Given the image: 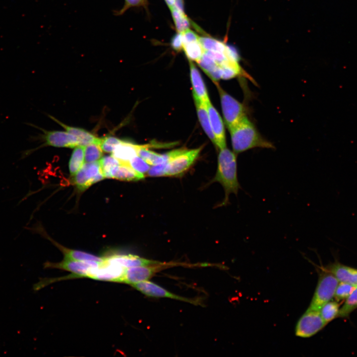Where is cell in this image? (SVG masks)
<instances>
[{"mask_svg": "<svg viewBox=\"0 0 357 357\" xmlns=\"http://www.w3.org/2000/svg\"><path fill=\"white\" fill-rule=\"evenodd\" d=\"M236 155L227 148L220 150L218 155L217 172L213 181L219 182L224 189L225 197L221 203L222 206L229 203L231 193L237 195L241 188L238 178Z\"/></svg>", "mask_w": 357, "mask_h": 357, "instance_id": "6da1fadb", "label": "cell"}, {"mask_svg": "<svg viewBox=\"0 0 357 357\" xmlns=\"http://www.w3.org/2000/svg\"><path fill=\"white\" fill-rule=\"evenodd\" d=\"M229 131L233 151L236 154L255 148H275L271 142L262 137L247 116Z\"/></svg>", "mask_w": 357, "mask_h": 357, "instance_id": "7a4b0ae2", "label": "cell"}, {"mask_svg": "<svg viewBox=\"0 0 357 357\" xmlns=\"http://www.w3.org/2000/svg\"><path fill=\"white\" fill-rule=\"evenodd\" d=\"M220 95L224 119L228 128L230 129L247 117V108L224 91L216 83Z\"/></svg>", "mask_w": 357, "mask_h": 357, "instance_id": "3957f363", "label": "cell"}, {"mask_svg": "<svg viewBox=\"0 0 357 357\" xmlns=\"http://www.w3.org/2000/svg\"><path fill=\"white\" fill-rule=\"evenodd\" d=\"M338 281L331 272L321 273L313 297L307 310L319 311L322 306L329 301L334 296Z\"/></svg>", "mask_w": 357, "mask_h": 357, "instance_id": "277c9868", "label": "cell"}, {"mask_svg": "<svg viewBox=\"0 0 357 357\" xmlns=\"http://www.w3.org/2000/svg\"><path fill=\"white\" fill-rule=\"evenodd\" d=\"M326 324L319 311L307 310L297 324L296 335L301 338L310 337L321 330Z\"/></svg>", "mask_w": 357, "mask_h": 357, "instance_id": "5b68a950", "label": "cell"}, {"mask_svg": "<svg viewBox=\"0 0 357 357\" xmlns=\"http://www.w3.org/2000/svg\"><path fill=\"white\" fill-rule=\"evenodd\" d=\"M102 262L78 261L64 258L60 262H47L45 266L70 272L74 277L90 278L94 269L100 266Z\"/></svg>", "mask_w": 357, "mask_h": 357, "instance_id": "8992f818", "label": "cell"}, {"mask_svg": "<svg viewBox=\"0 0 357 357\" xmlns=\"http://www.w3.org/2000/svg\"><path fill=\"white\" fill-rule=\"evenodd\" d=\"M99 161L86 162L74 175V182L80 190H84L104 179Z\"/></svg>", "mask_w": 357, "mask_h": 357, "instance_id": "52a82bcc", "label": "cell"}, {"mask_svg": "<svg viewBox=\"0 0 357 357\" xmlns=\"http://www.w3.org/2000/svg\"><path fill=\"white\" fill-rule=\"evenodd\" d=\"M202 147L188 150L184 149L168 163L165 176H175L187 170L199 156Z\"/></svg>", "mask_w": 357, "mask_h": 357, "instance_id": "ba28073f", "label": "cell"}, {"mask_svg": "<svg viewBox=\"0 0 357 357\" xmlns=\"http://www.w3.org/2000/svg\"><path fill=\"white\" fill-rule=\"evenodd\" d=\"M167 266L163 263L149 265L139 266L125 268L121 282L131 285L147 281L160 270Z\"/></svg>", "mask_w": 357, "mask_h": 357, "instance_id": "9c48e42d", "label": "cell"}, {"mask_svg": "<svg viewBox=\"0 0 357 357\" xmlns=\"http://www.w3.org/2000/svg\"><path fill=\"white\" fill-rule=\"evenodd\" d=\"M143 295L150 297L166 298L197 304L198 300L182 297L172 293L160 286L148 280L138 282L131 285Z\"/></svg>", "mask_w": 357, "mask_h": 357, "instance_id": "30bf717a", "label": "cell"}, {"mask_svg": "<svg viewBox=\"0 0 357 357\" xmlns=\"http://www.w3.org/2000/svg\"><path fill=\"white\" fill-rule=\"evenodd\" d=\"M44 134L42 138L45 144L58 147L73 148L79 146L77 138L66 131H46L42 129Z\"/></svg>", "mask_w": 357, "mask_h": 357, "instance_id": "8fae6325", "label": "cell"}, {"mask_svg": "<svg viewBox=\"0 0 357 357\" xmlns=\"http://www.w3.org/2000/svg\"><path fill=\"white\" fill-rule=\"evenodd\" d=\"M211 128L215 138V147L220 150L226 148L224 124L219 114L210 101L206 104Z\"/></svg>", "mask_w": 357, "mask_h": 357, "instance_id": "7c38bea8", "label": "cell"}, {"mask_svg": "<svg viewBox=\"0 0 357 357\" xmlns=\"http://www.w3.org/2000/svg\"><path fill=\"white\" fill-rule=\"evenodd\" d=\"M125 268L119 265L105 262L96 268L90 278L96 280L120 282Z\"/></svg>", "mask_w": 357, "mask_h": 357, "instance_id": "4fadbf2b", "label": "cell"}, {"mask_svg": "<svg viewBox=\"0 0 357 357\" xmlns=\"http://www.w3.org/2000/svg\"><path fill=\"white\" fill-rule=\"evenodd\" d=\"M104 257L108 263L119 265L127 268L132 267L156 264L160 262L149 260L133 254H114Z\"/></svg>", "mask_w": 357, "mask_h": 357, "instance_id": "5bb4252c", "label": "cell"}, {"mask_svg": "<svg viewBox=\"0 0 357 357\" xmlns=\"http://www.w3.org/2000/svg\"><path fill=\"white\" fill-rule=\"evenodd\" d=\"M189 65L194 98L199 100L206 105L210 100L203 80L197 68L191 61H189Z\"/></svg>", "mask_w": 357, "mask_h": 357, "instance_id": "9a60e30c", "label": "cell"}, {"mask_svg": "<svg viewBox=\"0 0 357 357\" xmlns=\"http://www.w3.org/2000/svg\"><path fill=\"white\" fill-rule=\"evenodd\" d=\"M142 145H136L122 141L118 144L112 152V155L121 164H128L129 161L137 155L138 150Z\"/></svg>", "mask_w": 357, "mask_h": 357, "instance_id": "2e32d148", "label": "cell"}, {"mask_svg": "<svg viewBox=\"0 0 357 357\" xmlns=\"http://www.w3.org/2000/svg\"><path fill=\"white\" fill-rule=\"evenodd\" d=\"M50 118L61 125L67 132L75 136L78 140L79 145L85 146L92 143L100 145L101 139L97 138L91 133L82 128L67 125L53 117L50 116Z\"/></svg>", "mask_w": 357, "mask_h": 357, "instance_id": "e0dca14e", "label": "cell"}, {"mask_svg": "<svg viewBox=\"0 0 357 357\" xmlns=\"http://www.w3.org/2000/svg\"><path fill=\"white\" fill-rule=\"evenodd\" d=\"M330 271L339 281L348 283L357 287V270L336 263L331 267Z\"/></svg>", "mask_w": 357, "mask_h": 357, "instance_id": "ac0fdd59", "label": "cell"}, {"mask_svg": "<svg viewBox=\"0 0 357 357\" xmlns=\"http://www.w3.org/2000/svg\"><path fill=\"white\" fill-rule=\"evenodd\" d=\"M144 177L145 176L137 172L129 164H121L112 173V178L125 181H137Z\"/></svg>", "mask_w": 357, "mask_h": 357, "instance_id": "d6986e66", "label": "cell"}, {"mask_svg": "<svg viewBox=\"0 0 357 357\" xmlns=\"http://www.w3.org/2000/svg\"><path fill=\"white\" fill-rule=\"evenodd\" d=\"M194 99L200 124L206 134L215 145V138L211 128L206 105L196 98Z\"/></svg>", "mask_w": 357, "mask_h": 357, "instance_id": "ffe728a7", "label": "cell"}, {"mask_svg": "<svg viewBox=\"0 0 357 357\" xmlns=\"http://www.w3.org/2000/svg\"><path fill=\"white\" fill-rule=\"evenodd\" d=\"M57 246L62 251L65 258L83 261L102 262L104 261V257L97 256L80 250L68 249L61 245H58Z\"/></svg>", "mask_w": 357, "mask_h": 357, "instance_id": "44dd1931", "label": "cell"}, {"mask_svg": "<svg viewBox=\"0 0 357 357\" xmlns=\"http://www.w3.org/2000/svg\"><path fill=\"white\" fill-rule=\"evenodd\" d=\"M84 146L75 147L69 162V170L71 176H74L84 164Z\"/></svg>", "mask_w": 357, "mask_h": 357, "instance_id": "7402d4cb", "label": "cell"}, {"mask_svg": "<svg viewBox=\"0 0 357 357\" xmlns=\"http://www.w3.org/2000/svg\"><path fill=\"white\" fill-rule=\"evenodd\" d=\"M199 42L204 51L223 52L224 51L228 44L225 43L208 37L199 38Z\"/></svg>", "mask_w": 357, "mask_h": 357, "instance_id": "603a6c76", "label": "cell"}, {"mask_svg": "<svg viewBox=\"0 0 357 357\" xmlns=\"http://www.w3.org/2000/svg\"><path fill=\"white\" fill-rule=\"evenodd\" d=\"M102 173L105 178H112V171L121 163L112 155L106 156L100 161Z\"/></svg>", "mask_w": 357, "mask_h": 357, "instance_id": "cb8c5ba5", "label": "cell"}, {"mask_svg": "<svg viewBox=\"0 0 357 357\" xmlns=\"http://www.w3.org/2000/svg\"><path fill=\"white\" fill-rule=\"evenodd\" d=\"M183 49L189 60L196 62L201 58L204 52L199 41L183 45Z\"/></svg>", "mask_w": 357, "mask_h": 357, "instance_id": "d4e9b609", "label": "cell"}, {"mask_svg": "<svg viewBox=\"0 0 357 357\" xmlns=\"http://www.w3.org/2000/svg\"><path fill=\"white\" fill-rule=\"evenodd\" d=\"M339 305L337 302L330 301L322 306L319 310V312L326 323L338 316L339 311Z\"/></svg>", "mask_w": 357, "mask_h": 357, "instance_id": "484cf974", "label": "cell"}, {"mask_svg": "<svg viewBox=\"0 0 357 357\" xmlns=\"http://www.w3.org/2000/svg\"><path fill=\"white\" fill-rule=\"evenodd\" d=\"M176 28L179 33L189 29L190 22L185 13L179 11L174 6L170 8Z\"/></svg>", "mask_w": 357, "mask_h": 357, "instance_id": "4316f807", "label": "cell"}, {"mask_svg": "<svg viewBox=\"0 0 357 357\" xmlns=\"http://www.w3.org/2000/svg\"><path fill=\"white\" fill-rule=\"evenodd\" d=\"M357 307V287H355V289L347 298L344 305L339 310L338 316L341 317H346Z\"/></svg>", "mask_w": 357, "mask_h": 357, "instance_id": "83f0119b", "label": "cell"}, {"mask_svg": "<svg viewBox=\"0 0 357 357\" xmlns=\"http://www.w3.org/2000/svg\"><path fill=\"white\" fill-rule=\"evenodd\" d=\"M102 156V150L99 144L92 143L84 146V159L85 162L98 161Z\"/></svg>", "mask_w": 357, "mask_h": 357, "instance_id": "f1b7e54d", "label": "cell"}, {"mask_svg": "<svg viewBox=\"0 0 357 357\" xmlns=\"http://www.w3.org/2000/svg\"><path fill=\"white\" fill-rule=\"evenodd\" d=\"M128 164L135 171L144 176L147 174L151 166L138 155L132 158Z\"/></svg>", "mask_w": 357, "mask_h": 357, "instance_id": "f546056e", "label": "cell"}, {"mask_svg": "<svg viewBox=\"0 0 357 357\" xmlns=\"http://www.w3.org/2000/svg\"><path fill=\"white\" fill-rule=\"evenodd\" d=\"M355 287L348 283L340 282L337 286L335 293V298L340 300L347 298Z\"/></svg>", "mask_w": 357, "mask_h": 357, "instance_id": "4dcf8cb0", "label": "cell"}, {"mask_svg": "<svg viewBox=\"0 0 357 357\" xmlns=\"http://www.w3.org/2000/svg\"><path fill=\"white\" fill-rule=\"evenodd\" d=\"M197 62L207 75L219 66L212 58L204 52Z\"/></svg>", "mask_w": 357, "mask_h": 357, "instance_id": "1f68e13d", "label": "cell"}, {"mask_svg": "<svg viewBox=\"0 0 357 357\" xmlns=\"http://www.w3.org/2000/svg\"><path fill=\"white\" fill-rule=\"evenodd\" d=\"M122 141L116 137L108 136L101 139L100 146L104 152L112 153L115 147Z\"/></svg>", "mask_w": 357, "mask_h": 357, "instance_id": "d6a6232c", "label": "cell"}, {"mask_svg": "<svg viewBox=\"0 0 357 357\" xmlns=\"http://www.w3.org/2000/svg\"><path fill=\"white\" fill-rule=\"evenodd\" d=\"M168 163L153 165L150 167L147 175L150 177L165 176Z\"/></svg>", "mask_w": 357, "mask_h": 357, "instance_id": "836d02e7", "label": "cell"}, {"mask_svg": "<svg viewBox=\"0 0 357 357\" xmlns=\"http://www.w3.org/2000/svg\"><path fill=\"white\" fill-rule=\"evenodd\" d=\"M183 45L199 41L198 36L193 31L188 29L181 33Z\"/></svg>", "mask_w": 357, "mask_h": 357, "instance_id": "e575fe53", "label": "cell"}, {"mask_svg": "<svg viewBox=\"0 0 357 357\" xmlns=\"http://www.w3.org/2000/svg\"><path fill=\"white\" fill-rule=\"evenodd\" d=\"M171 46L176 51H180L183 49V42L181 33L178 32L172 38Z\"/></svg>", "mask_w": 357, "mask_h": 357, "instance_id": "d590c367", "label": "cell"}, {"mask_svg": "<svg viewBox=\"0 0 357 357\" xmlns=\"http://www.w3.org/2000/svg\"><path fill=\"white\" fill-rule=\"evenodd\" d=\"M144 0H125L124 9L129 6H138L143 4Z\"/></svg>", "mask_w": 357, "mask_h": 357, "instance_id": "8d00e7d4", "label": "cell"}, {"mask_svg": "<svg viewBox=\"0 0 357 357\" xmlns=\"http://www.w3.org/2000/svg\"><path fill=\"white\" fill-rule=\"evenodd\" d=\"M174 6L180 12L184 13L183 0H175Z\"/></svg>", "mask_w": 357, "mask_h": 357, "instance_id": "74e56055", "label": "cell"}, {"mask_svg": "<svg viewBox=\"0 0 357 357\" xmlns=\"http://www.w3.org/2000/svg\"><path fill=\"white\" fill-rule=\"evenodd\" d=\"M170 8L174 6L175 0H165Z\"/></svg>", "mask_w": 357, "mask_h": 357, "instance_id": "f35d334b", "label": "cell"}]
</instances>
